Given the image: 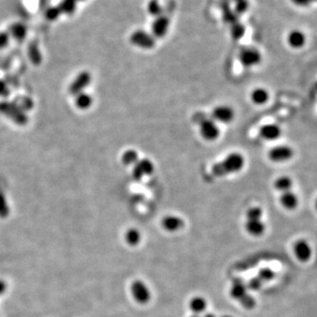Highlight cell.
<instances>
[{
	"label": "cell",
	"mask_w": 317,
	"mask_h": 317,
	"mask_svg": "<svg viewBox=\"0 0 317 317\" xmlns=\"http://www.w3.org/2000/svg\"><path fill=\"white\" fill-rule=\"evenodd\" d=\"M138 160H139V157H138V153L136 150L130 149L122 153V163L126 166H134Z\"/></svg>",
	"instance_id": "4316f807"
},
{
	"label": "cell",
	"mask_w": 317,
	"mask_h": 317,
	"mask_svg": "<svg viewBox=\"0 0 317 317\" xmlns=\"http://www.w3.org/2000/svg\"><path fill=\"white\" fill-rule=\"evenodd\" d=\"M154 171V165L149 159H141L138 160L137 163L133 166L132 177L136 181H140L151 176Z\"/></svg>",
	"instance_id": "52a82bcc"
},
{
	"label": "cell",
	"mask_w": 317,
	"mask_h": 317,
	"mask_svg": "<svg viewBox=\"0 0 317 317\" xmlns=\"http://www.w3.org/2000/svg\"><path fill=\"white\" fill-rule=\"evenodd\" d=\"M10 91L8 86L6 85L5 81L0 79V97H6L7 95H9Z\"/></svg>",
	"instance_id": "f35d334b"
},
{
	"label": "cell",
	"mask_w": 317,
	"mask_h": 317,
	"mask_svg": "<svg viewBox=\"0 0 317 317\" xmlns=\"http://www.w3.org/2000/svg\"><path fill=\"white\" fill-rule=\"evenodd\" d=\"M62 15L61 11L59 9V6H51L48 8L46 12H45V17L47 20L49 21H54V20H58L59 16Z\"/></svg>",
	"instance_id": "4dcf8cb0"
},
{
	"label": "cell",
	"mask_w": 317,
	"mask_h": 317,
	"mask_svg": "<svg viewBox=\"0 0 317 317\" xmlns=\"http://www.w3.org/2000/svg\"><path fill=\"white\" fill-rule=\"evenodd\" d=\"M291 1L294 5L301 6V7H307L312 3L311 0H291Z\"/></svg>",
	"instance_id": "ab89813d"
},
{
	"label": "cell",
	"mask_w": 317,
	"mask_h": 317,
	"mask_svg": "<svg viewBox=\"0 0 317 317\" xmlns=\"http://www.w3.org/2000/svg\"><path fill=\"white\" fill-rule=\"evenodd\" d=\"M257 277V278H258L263 283H265V282H267V281L272 280V279L275 277V272H274L272 269L264 268L262 269V270L259 272Z\"/></svg>",
	"instance_id": "f546056e"
},
{
	"label": "cell",
	"mask_w": 317,
	"mask_h": 317,
	"mask_svg": "<svg viewBox=\"0 0 317 317\" xmlns=\"http://www.w3.org/2000/svg\"><path fill=\"white\" fill-rule=\"evenodd\" d=\"M170 20L165 15H160L155 18L151 24V34L156 38H163L169 30Z\"/></svg>",
	"instance_id": "9c48e42d"
},
{
	"label": "cell",
	"mask_w": 317,
	"mask_h": 317,
	"mask_svg": "<svg viewBox=\"0 0 317 317\" xmlns=\"http://www.w3.org/2000/svg\"><path fill=\"white\" fill-rule=\"evenodd\" d=\"M78 2H83V1H86V0H77Z\"/></svg>",
	"instance_id": "f6af8a7d"
},
{
	"label": "cell",
	"mask_w": 317,
	"mask_h": 317,
	"mask_svg": "<svg viewBox=\"0 0 317 317\" xmlns=\"http://www.w3.org/2000/svg\"><path fill=\"white\" fill-rule=\"evenodd\" d=\"M130 41L134 46L143 49H152L156 44V39L151 33L141 30L134 31L130 37Z\"/></svg>",
	"instance_id": "3957f363"
},
{
	"label": "cell",
	"mask_w": 317,
	"mask_h": 317,
	"mask_svg": "<svg viewBox=\"0 0 317 317\" xmlns=\"http://www.w3.org/2000/svg\"><path fill=\"white\" fill-rule=\"evenodd\" d=\"M15 104L17 105V107H20L22 111L29 110L33 107V103H32V101L30 100V98H20V99H18L17 103H15Z\"/></svg>",
	"instance_id": "d6a6232c"
},
{
	"label": "cell",
	"mask_w": 317,
	"mask_h": 317,
	"mask_svg": "<svg viewBox=\"0 0 317 317\" xmlns=\"http://www.w3.org/2000/svg\"><path fill=\"white\" fill-rule=\"evenodd\" d=\"M240 304L242 307L247 308V309H252L256 307V300L253 296H251L249 293H247L245 296L242 298L239 301Z\"/></svg>",
	"instance_id": "1f68e13d"
},
{
	"label": "cell",
	"mask_w": 317,
	"mask_h": 317,
	"mask_svg": "<svg viewBox=\"0 0 317 317\" xmlns=\"http://www.w3.org/2000/svg\"><path fill=\"white\" fill-rule=\"evenodd\" d=\"M315 207H316V209H317V199H316V201H315Z\"/></svg>",
	"instance_id": "b9f144b4"
},
{
	"label": "cell",
	"mask_w": 317,
	"mask_h": 317,
	"mask_svg": "<svg viewBox=\"0 0 317 317\" xmlns=\"http://www.w3.org/2000/svg\"><path fill=\"white\" fill-rule=\"evenodd\" d=\"M280 205L287 210L292 211L296 209L299 205V197L292 190H288L281 193L279 197Z\"/></svg>",
	"instance_id": "2e32d148"
},
{
	"label": "cell",
	"mask_w": 317,
	"mask_h": 317,
	"mask_svg": "<svg viewBox=\"0 0 317 317\" xmlns=\"http://www.w3.org/2000/svg\"><path fill=\"white\" fill-rule=\"evenodd\" d=\"M147 10L152 16H155V18L162 15V7L158 0H151L147 5Z\"/></svg>",
	"instance_id": "f1b7e54d"
},
{
	"label": "cell",
	"mask_w": 317,
	"mask_h": 317,
	"mask_svg": "<svg viewBox=\"0 0 317 317\" xmlns=\"http://www.w3.org/2000/svg\"><path fill=\"white\" fill-rule=\"evenodd\" d=\"M215 317L214 314H212V313H208V314H206V315H205V317Z\"/></svg>",
	"instance_id": "60d3db41"
},
{
	"label": "cell",
	"mask_w": 317,
	"mask_h": 317,
	"mask_svg": "<svg viewBox=\"0 0 317 317\" xmlns=\"http://www.w3.org/2000/svg\"><path fill=\"white\" fill-rule=\"evenodd\" d=\"M294 156L293 148L286 145H279L272 147L269 151L268 157L274 163H284L290 161Z\"/></svg>",
	"instance_id": "5b68a950"
},
{
	"label": "cell",
	"mask_w": 317,
	"mask_h": 317,
	"mask_svg": "<svg viewBox=\"0 0 317 317\" xmlns=\"http://www.w3.org/2000/svg\"><path fill=\"white\" fill-rule=\"evenodd\" d=\"M77 0H61L58 6L63 15H72L77 9Z\"/></svg>",
	"instance_id": "484cf974"
},
{
	"label": "cell",
	"mask_w": 317,
	"mask_h": 317,
	"mask_svg": "<svg viewBox=\"0 0 317 317\" xmlns=\"http://www.w3.org/2000/svg\"><path fill=\"white\" fill-rule=\"evenodd\" d=\"M124 239L130 246H137L141 241V234L137 228L132 227L127 230L124 235Z\"/></svg>",
	"instance_id": "d4e9b609"
},
{
	"label": "cell",
	"mask_w": 317,
	"mask_h": 317,
	"mask_svg": "<svg viewBox=\"0 0 317 317\" xmlns=\"http://www.w3.org/2000/svg\"><path fill=\"white\" fill-rule=\"evenodd\" d=\"M311 2H317V0H311Z\"/></svg>",
	"instance_id": "bcb514c9"
},
{
	"label": "cell",
	"mask_w": 317,
	"mask_h": 317,
	"mask_svg": "<svg viewBox=\"0 0 317 317\" xmlns=\"http://www.w3.org/2000/svg\"><path fill=\"white\" fill-rule=\"evenodd\" d=\"M28 55L30 61L34 65H39L42 63V54L40 51L39 47L35 42H32L28 47Z\"/></svg>",
	"instance_id": "603a6c76"
},
{
	"label": "cell",
	"mask_w": 317,
	"mask_h": 317,
	"mask_svg": "<svg viewBox=\"0 0 317 317\" xmlns=\"http://www.w3.org/2000/svg\"><path fill=\"white\" fill-rule=\"evenodd\" d=\"M8 213V207L5 202V196L0 193V215L5 216Z\"/></svg>",
	"instance_id": "74e56055"
},
{
	"label": "cell",
	"mask_w": 317,
	"mask_h": 317,
	"mask_svg": "<svg viewBox=\"0 0 317 317\" xmlns=\"http://www.w3.org/2000/svg\"><path fill=\"white\" fill-rule=\"evenodd\" d=\"M235 6L240 13H242L248 9L249 2L248 0H235Z\"/></svg>",
	"instance_id": "8d00e7d4"
},
{
	"label": "cell",
	"mask_w": 317,
	"mask_h": 317,
	"mask_svg": "<svg viewBox=\"0 0 317 317\" xmlns=\"http://www.w3.org/2000/svg\"><path fill=\"white\" fill-rule=\"evenodd\" d=\"M8 33L14 39L18 42H23L28 34V29L22 22H15L11 25Z\"/></svg>",
	"instance_id": "d6986e66"
},
{
	"label": "cell",
	"mask_w": 317,
	"mask_h": 317,
	"mask_svg": "<svg viewBox=\"0 0 317 317\" xmlns=\"http://www.w3.org/2000/svg\"><path fill=\"white\" fill-rule=\"evenodd\" d=\"M90 82H91V75L88 72L84 71L78 74L73 81V83L71 84L69 88V92L71 94L77 95L78 93H82L84 89L88 88Z\"/></svg>",
	"instance_id": "8fae6325"
},
{
	"label": "cell",
	"mask_w": 317,
	"mask_h": 317,
	"mask_svg": "<svg viewBox=\"0 0 317 317\" xmlns=\"http://www.w3.org/2000/svg\"><path fill=\"white\" fill-rule=\"evenodd\" d=\"M220 128L212 119H204L200 123V134L205 140L212 141L220 136Z\"/></svg>",
	"instance_id": "ba28073f"
},
{
	"label": "cell",
	"mask_w": 317,
	"mask_h": 317,
	"mask_svg": "<svg viewBox=\"0 0 317 317\" xmlns=\"http://www.w3.org/2000/svg\"><path fill=\"white\" fill-rule=\"evenodd\" d=\"M244 32H245V30H244L243 26H242L241 24L234 25L232 27V30H231L232 37L235 40L241 39L243 36Z\"/></svg>",
	"instance_id": "836d02e7"
},
{
	"label": "cell",
	"mask_w": 317,
	"mask_h": 317,
	"mask_svg": "<svg viewBox=\"0 0 317 317\" xmlns=\"http://www.w3.org/2000/svg\"></svg>",
	"instance_id": "7dc6e473"
},
{
	"label": "cell",
	"mask_w": 317,
	"mask_h": 317,
	"mask_svg": "<svg viewBox=\"0 0 317 317\" xmlns=\"http://www.w3.org/2000/svg\"><path fill=\"white\" fill-rule=\"evenodd\" d=\"M306 34L299 30H292L287 35V44L293 49H302L306 44Z\"/></svg>",
	"instance_id": "9a60e30c"
},
{
	"label": "cell",
	"mask_w": 317,
	"mask_h": 317,
	"mask_svg": "<svg viewBox=\"0 0 317 317\" xmlns=\"http://www.w3.org/2000/svg\"><path fill=\"white\" fill-rule=\"evenodd\" d=\"M131 293L133 299L139 304L145 305L151 301V293L149 287L142 280L137 279L131 286Z\"/></svg>",
	"instance_id": "277c9868"
},
{
	"label": "cell",
	"mask_w": 317,
	"mask_h": 317,
	"mask_svg": "<svg viewBox=\"0 0 317 317\" xmlns=\"http://www.w3.org/2000/svg\"><path fill=\"white\" fill-rule=\"evenodd\" d=\"M263 284L264 283L257 277H255V278H251L248 282V284H246V285H247V287L250 289V290L257 291L258 289L261 288Z\"/></svg>",
	"instance_id": "e575fe53"
},
{
	"label": "cell",
	"mask_w": 317,
	"mask_h": 317,
	"mask_svg": "<svg viewBox=\"0 0 317 317\" xmlns=\"http://www.w3.org/2000/svg\"><path fill=\"white\" fill-rule=\"evenodd\" d=\"M75 104L79 109H88L93 104V98L88 93L82 92L76 95Z\"/></svg>",
	"instance_id": "cb8c5ba5"
},
{
	"label": "cell",
	"mask_w": 317,
	"mask_h": 317,
	"mask_svg": "<svg viewBox=\"0 0 317 317\" xmlns=\"http://www.w3.org/2000/svg\"><path fill=\"white\" fill-rule=\"evenodd\" d=\"M245 164L244 157L239 152L229 153L224 160L218 162L212 166V174L217 177L237 173L242 169Z\"/></svg>",
	"instance_id": "6da1fadb"
},
{
	"label": "cell",
	"mask_w": 317,
	"mask_h": 317,
	"mask_svg": "<svg viewBox=\"0 0 317 317\" xmlns=\"http://www.w3.org/2000/svg\"><path fill=\"white\" fill-rule=\"evenodd\" d=\"M315 88H316V90H317V82L316 83V85H315Z\"/></svg>",
	"instance_id": "ee69618b"
},
{
	"label": "cell",
	"mask_w": 317,
	"mask_h": 317,
	"mask_svg": "<svg viewBox=\"0 0 317 317\" xmlns=\"http://www.w3.org/2000/svg\"><path fill=\"white\" fill-rule=\"evenodd\" d=\"M247 290V285L244 283L243 280L242 278H235L232 282V286L230 288V295L234 300L240 301L248 293Z\"/></svg>",
	"instance_id": "e0dca14e"
},
{
	"label": "cell",
	"mask_w": 317,
	"mask_h": 317,
	"mask_svg": "<svg viewBox=\"0 0 317 317\" xmlns=\"http://www.w3.org/2000/svg\"><path fill=\"white\" fill-rule=\"evenodd\" d=\"M161 226L167 232H177L184 226L183 220L176 215H166L161 221Z\"/></svg>",
	"instance_id": "5bb4252c"
},
{
	"label": "cell",
	"mask_w": 317,
	"mask_h": 317,
	"mask_svg": "<svg viewBox=\"0 0 317 317\" xmlns=\"http://www.w3.org/2000/svg\"><path fill=\"white\" fill-rule=\"evenodd\" d=\"M207 307V302L205 298L201 296H196L192 298L190 302V308L194 315H198L201 313L205 312Z\"/></svg>",
	"instance_id": "7402d4cb"
},
{
	"label": "cell",
	"mask_w": 317,
	"mask_h": 317,
	"mask_svg": "<svg viewBox=\"0 0 317 317\" xmlns=\"http://www.w3.org/2000/svg\"><path fill=\"white\" fill-rule=\"evenodd\" d=\"M0 113L10 118L12 121L16 122L17 124L24 125L28 122V117L26 116L24 111H22L20 107H17L15 103L7 102L0 103Z\"/></svg>",
	"instance_id": "7a4b0ae2"
},
{
	"label": "cell",
	"mask_w": 317,
	"mask_h": 317,
	"mask_svg": "<svg viewBox=\"0 0 317 317\" xmlns=\"http://www.w3.org/2000/svg\"><path fill=\"white\" fill-rule=\"evenodd\" d=\"M190 317H198V315H193V316H191Z\"/></svg>",
	"instance_id": "7bdbcfd3"
},
{
	"label": "cell",
	"mask_w": 317,
	"mask_h": 317,
	"mask_svg": "<svg viewBox=\"0 0 317 317\" xmlns=\"http://www.w3.org/2000/svg\"><path fill=\"white\" fill-rule=\"evenodd\" d=\"M293 252L301 262H307L312 257V249L305 240H299L294 243Z\"/></svg>",
	"instance_id": "7c38bea8"
},
{
	"label": "cell",
	"mask_w": 317,
	"mask_h": 317,
	"mask_svg": "<svg viewBox=\"0 0 317 317\" xmlns=\"http://www.w3.org/2000/svg\"><path fill=\"white\" fill-rule=\"evenodd\" d=\"M239 60L245 67H253L262 62V54L256 48H244L239 53Z\"/></svg>",
	"instance_id": "8992f818"
},
{
	"label": "cell",
	"mask_w": 317,
	"mask_h": 317,
	"mask_svg": "<svg viewBox=\"0 0 317 317\" xmlns=\"http://www.w3.org/2000/svg\"><path fill=\"white\" fill-rule=\"evenodd\" d=\"M293 185V181L290 176H279L274 181V187L276 190L279 192L283 193L288 190H292Z\"/></svg>",
	"instance_id": "44dd1931"
},
{
	"label": "cell",
	"mask_w": 317,
	"mask_h": 317,
	"mask_svg": "<svg viewBox=\"0 0 317 317\" xmlns=\"http://www.w3.org/2000/svg\"><path fill=\"white\" fill-rule=\"evenodd\" d=\"M10 37V34L8 32L5 31L0 32V49H4L8 45Z\"/></svg>",
	"instance_id": "d590c367"
},
{
	"label": "cell",
	"mask_w": 317,
	"mask_h": 317,
	"mask_svg": "<svg viewBox=\"0 0 317 317\" xmlns=\"http://www.w3.org/2000/svg\"><path fill=\"white\" fill-rule=\"evenodd\" d=\"M251 101L257 105L265 104L270 99L269 92L264 88H257L254 89L250 94Z\"/></svg>",
	"instance_id": "ffe728a7"
},
{
	"label": "cell",
	"mask_w": 317,
	"mask_h": 317,
	"mask_svg": "<svg viewBox=\"0 0 317 317\" xmlns=\"http://www.w3.org/2000/svg\"><path fill=\"white\" fill-rule=\"evenodd\" d=\"M245 228L250 235L258 237L264 234L266 226L262 220H247Z\"/></svg>",
	"instance_id": "ac0fdd59"
},
{
	"label": "cell",
	"mask_w": 317,
	"mask_h": 317,
	"mask_svg": "<svg viewBox=\"0 0 317 317\" xmlns=\"http://www.w3.org/2000/svg\"><path fill=\"white\" fill-rule=\"evenodd\" d=\"M282 134L281 128L275 123H267L260 128L259 136L266 141H273L278 139Z\"/></svg>",
	"instance_id": "4fadbf2b"
},
{
	"label": "cell",
	"mask_w": 317,
	"mask_h": 317,
	"mask_svg": "<svg viewBox=\"0 0 317 317\" xmlns=\"http://www.w3.org/2000/svg\"><path fill=\"white\" fill-rule=\"evenodd\" d=\"M264 214V211L262 208L258 206H253L250 207L249 210L247 211V220H262V217Z\"/></svg>",
	"instance_id": "83f0119b"
},
{
	"label": "cell",
	"mask_w": 317,
	"mask_h": 317,
	"mask_svg": "<svg viewBox=\"0 0 317 317\" xmlns=\"http://www.w3.org/2000/svg\"><path fill=\"white\" fill-rule=\"evenodd\" d=\"M211 117V119L214 120L215 122L228 123L234 120V109L227 105H220L212 110Z\"/></svg>",
	"instance_id": "30bf717a"
}]
</instances>
